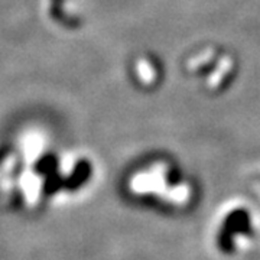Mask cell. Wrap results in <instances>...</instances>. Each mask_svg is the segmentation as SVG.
I'll list each match as a JSON object with an SVG mask.
<instances>
[{
	"instance_id": "6da1fadb",
	"label": "cell",
	"mask_w": 260,
	"mask_h": 260,
	"mask_svg": "<svg viewBox=\"0 0 260 260\" xmlns=\"http://www.w3.org/2000/svg\"><path fill=\"white\" fill-rule=\"evenodd\" d=\"M253 220L247 210H233L225 215L221 225H218L217 242L221 247H230L232 250L240 249L253 237Z\"/></svg>"
},
{
	"instance_id": "7a4b0ae2",
	"label": "cell",
	"mask_w": 260,
	"mask_h": 260,
	"mask_svg": "<svg viewBox=\"0 0 260 260\" xmlns=\"http://www.w3.org/2000/svg\"><path fill=\"white\" fill-rule=\"evenodd\" d=\"M90 165L84 160L81 162L78 167L75 168L74 174L71 175V179H68V188L70 189H75V188H78V186H81L90 177Z\"/></svg>"
}]
</instances>
